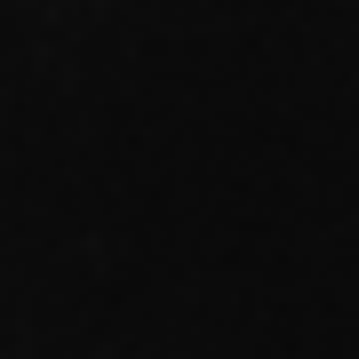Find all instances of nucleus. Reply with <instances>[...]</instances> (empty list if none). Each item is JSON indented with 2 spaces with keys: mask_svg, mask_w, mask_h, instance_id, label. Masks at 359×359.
Here are the masks:
<instances>
[]
</instances>
